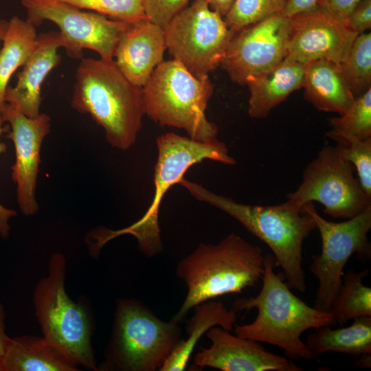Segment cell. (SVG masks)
<instances>
[{
  "label": "cell",
  "mask_w": 371,
  "mask_h": 371,
  "mask_svg": "<svg viewBox=\"0 0 371 371\" xmlns=\"http://www.w3.org/2000/svg\"><path fill=\"white\" fill-rule=\"evenodd\" d=\"M272 254L265 256L262 285L258 295L236 300L232 305L236 313L257 309L249 324L234 325V335L276 346L290 359L316 360L301 335L306 330L335 324L330 311L311 307L297 297L280 274L275 273Z\"/></svg>",
  "instance_id": "obj_1"
},
{
  "label": "cell",
  "mask_w": 371,
  "mask_h": 371,
  "mask_svg": "<svg viewBox=\"0 0 371 371\" xmlns=\"http://www.w3.org/2000/svg\"><path fill=\"white\" fill-rule=\"evenodd\" d=\"M178 184L197 200L214 206L238 221L266 243L273 252L275 265L282 269L288 286L299 292L306 291L303 243L316 225L302 206L288 200L272 206L245 205L216 194L183 177Z\"/></svg>",
  "instance_id": "obj_2"
},
{
  "label": "cell",
  "mask_w": 371,
  "mask_h": 371,
  "mask_svg": "<svg viewBox=\"0 0 371 371\" xmlns=\"http://www.w3.org/2000/svg\"><path fill=\"white\" fill-rule=\"evenodd\" d=\"M75 79L71 107L102 126L113 148H131L145 115L143 88L131 82L113 60L101 58H81Z\"/></svg>",
  "instance_id": "obj_3"
},
{
  "label": "cell",
  "mask_w": 371,
  "mask_h": 371,
  "mask_svg": "<svg viewBox=\"0 0 371 371\" xmlns=\"http://www.w3.org/2000/svg\"><path fill=\"white\" fill-rule=\"evenodd\" d=\"M264 263L262 249L234 233L216 245L200 244L177 265L176 274L188 292L172 319L179 323L201 302L254 286L262 279Z\"/></svg>",
  "instance_id": "obj_4"
},
{
  "label": "cell",
  "mask_w": 371,
  "mask_h": 371,
  "mask_svg": "<svg viewBox=\"0 0 371 371\" xmlns=\"http://www.w3.org/2000/svg\"><path fill=\"white\" fill-rule=\"evenodd\" d=\"M158 150L155 167L153 199L144 216L133 224L118 230L100 229L92 236L91 251L99 252L107 242L124 234L134 236L141 251L153 256L162 249L159 226V210L161 199L167 190L183 177L193 165L204 159L224 164H236L229 155L225 144L216 138L199 142L173 133L163 134L157 138Z\"/></svg>",
  "instance_id": "obj_5"
},
{
  "label": "cell",
  "mask_w": 371,
  "mask_h": 371,
  "mask_svg": "<svg viewBox=\"0 0 371 371\" xmlns=\"http://www.w3.org/2000/svg\"><path fill=\"white\" fill-rule=\"evenodd\" d=\"M145 115L161 126L187 132L199 142L216 138L218 128L205 115L214 85L197 77L175 59L163 60L142 87Z\"/></svg>",
  "instance_id": "obj_6"
},
{
  "label": "cell",
  "mask_w": 371,
  "mask_h": 371,
  "mask_svg": "<svg viewBox=\"0 0 371 371\" xmlns=\"http://www.w3.org/2000/svg\"><path fill=\"white\" fill-rule=\"evenodd\" d=\"M172 319L164 322L140 301L117 302L111 338L102 368L106 370H159L181 340Z\"/></svg>",
  "instance_id": "obj_7"
},
{
  "label": "cell",
  "mask_w": 371,
  "mask_h": 371,
  "mask_svg": "<svg viewBox=\"0 0 371 371\" xmlns=\"http://www.w3.org/2000/svg\"><path fill=\"white\" fill-rule=\"evenodd\" d=\"M65 271L64 256L54 254L47 276L38 282L34 291L35 314L46 339L77 366L98 370L91 344V319L85 307L67 294Z\"/></svg>",
  "instance_id": "obj_8"
},
{
  "label": "cell",
  "mask_w": 371,
  "mask_h": 371,
  "mask_svg": "<svg viewBox=\"0 0 371 371\" xmlns=\"http://www.w3.org/2000/svg\"><path fill=\"white\" fill-rule=\"evenodd\" d=\"M313 218L322 239L320 254L313 256L309 270L318 280L314 307L329 311L341 285L344 269L356 254L367 260L371 256L368 234L371 229V205L358 215L341 223L324 219L313 203L302 205Z\"/></svg>",
  "instance_id": "obj_9"
},
{
  "label": "cell",
  "mask_w": 371,
  "mask_h": 371,
  "mask_svg": "<svg viewBox=\"0 0 371 371\" xmlns=\"http://www.w3.org/2000/svg\"><path fill=\"white\" fill-rule=\"evenodd\" d=\"M164 30L166 49L197 77L208 76L221 65L235 33L205 0H194Z\"/></svg>",
  "instance_id": "obj_10"
},
{
  "label": "cell",
  "mask_w": 371,
  "mask_h": 371,
  "mask_svg": "<svg viewBox=\"0 0 371 371\" xmlns=\"http://www.w3.org/2000/svg\"><path fill=\"white\" fill-rule=\"evenodd\" d=\"M354 168L336 146L325 145L305 168L302 183L288 194V201L302 207L316 201L328 216L351 218L371 205V196L354 177Z\"/></svg>",
  "instance_id": "obj_11"
},
{
  "label": "cell",
  "mask_w": 371,
  "mask_h": 371,
  "mask_svg": "<svg viewBox=\"0 0 371 371\" xmlns=\"http://www.w3.org/2000/svg\"><path fill=\"white\" fill-rule=\"evenodd\" d=\"M27 20L35 27L49 21L58 26L62 48L68 56L81 59L83 49L100 58L113 60L116 46L128 23L110 19L104 14L85 12L59 0H21Z\"/></svg>",
  "instance_id": "obj_12"
},
{
  "label": "cell",
  "mask_w": 371,
  "mask_h": 371,
  "mask_svg": "<svg viewBox=\"0 0 371 371\" xmlns=\"http://www.w3.org/2000/svg\"><path fill=\"white\" fill-rule=\"evenodd\" d=\"M289 35V21L284 14L247 25L234 33L220 65L231 81L246 85L286 58Z\"/></svg>",
  "instance_id": "obj_13"
},
{
  "label": "cell",
  "mask_w": 371,
  "mask_h": 371,
  "mask_svg": "<svg viewBox=\"0 0 371 371\" xmlns=\"http://www.w3.org/2000/svg\"><path fill=\"white\" fill-rule=\"evenodd\" d=\"M288 18L286 58L302 64L318 60L339 64L358 35L344 21L318 5Z\"/></svg>",
  "instance_id": "obj_14"
},
{
  "label": "cell",
  "mask_w": 371,
  "mask_h": 371,
  "mask_svg": "<svg viewBox=\"0 0 371 371\" xmlns=\"http://www.w3.org/2000/svg\"><path fill=\"white\" fill-rule=\"evenodd\" d=\"M11 130L7 137L13 142L15 162L12 179L16 185V199L22 213L32 216L38 212L36 190L41 146L50 131L51 118L45 113L29 117L10 104L0 113Z\"/></svg>",
  "instance_id": "obj_15"
},
{
  "label": "cell",
  "mask_w": 371,
  "mask_h": 371,
  "mask_svg": "<svg viewBox=\"0 0 371 371\" xmlns=\"http://www.w3.org/2000/svg\"><path fill=\"white\" fill-rule=\"evenodd\" d=\"M211 341L194 358L199 367L222 371H302L292 359L267 350L258 341L234 335L220 326L205 333Z\"/></svg>",
  "instance_id": "obj_16"
},
{
  "label": "cell",
  "mask_w": 371,
  "mask_h": 371,
  "mask_svg": "<svg viewBox=\"0 0 371 371\" xmlns=\"http://www.w3.org/2000/svg\"><path fill=\"white\" fill-rule=\"evenodd\" d=\"M164 30L148 19L128 23L115 48L113 60L133 85L143 87L164 60Z\"/></svg>",
  "instance_id": "obj_17"
},
{
  "label": "cell",
  "mask_w": 371,
  "mask_h": 371,
  "mask_svg": "<svg viewBox=\"0 0 371 371\" xmlns=\"http://www.w3.org/2000/svg\"><path fill=\"white\" fill-rule=\"evenodd\" d=\"M62 47L59 32L49 31L38 34L36 46L17 74L14 87L8 86L5 101L29 117L38 116L42 102L41 87L49 72L58 65Z\"/></svg>",
  "instance_id": "obj_18"
},
{
  "label": "cell",
  "mask_w": 371,
  "mask_h": 371,
  "mask_svg": "<svg viewBox=\"0 0 371 371\" xmlns=\"http://www.w3.org/2000/svg\"><path fill=\"white\" fill-rule=\"evenodd\" d=\"M304 71V64L286 58L271 70L249 78L246 83L250 92L249 115L265 118L291 93L302 87Z\"/></svg>",
  "instance_id": "obj_19"
},
{
  "label": "cell",
  "mask_w": 371,
  "mask_h": 371,
  "mask_svg": "<svg viewBox=\"0 0 371 371\" xmlns=\"http://www.w3.org/2000/svg\"><path fill=\"white\" fill-rule=\"evenodd\" d=\"M304 65V98L317 109L343 114L355 100L339 63L318 60Z\"/></svg>",
  "instance_id": "obj_20"
},
{
  "label": "cell",
  "mask_w": 371,
  "mask_h": 371,
  "mask_svg": "<svg viewBox=\"0 0 371 371\" xmlns=\"http://www.w3.org/2000/svg\"><path fill=\"white\" fill-rule=\"evenodd\" d=\"M76 370L78 366L55 345L29 335L10 339L2 365V371Z\"/></svg>",
  "instance_id": "obj_21"
},
{
  "label": "cell",
  "mask_w": 371,
  "mask_h": 371,
  "mask_svg": "<svg viewBox=\"0 0 371 371\" xmlns=\"http://www.w3.org/2000/svg\"><path fill=\"white\" fill-rule=\"evenodd\" d=\"M193 308L194 315L186 328L187 337L181 339L159 371L184 370L199 339L212 327L220 326L228 331L234 329L236 313L227 309L222 302L210 300Z\"/></svg>",
  "instance_id": "obj_22"
},
{
  "label": "cell",
  "mask_w": 371,
  "mask_h": 371,
  "mask_svg": "<svg viewBox=\"0 0 371 371\" xmlns=\"http://www.w3.org/2000/svg\"><path fill=\"white\" fill-rule=\"evenodd\" d=\"M305 344L316 356L335 352L353 356L371 354V317L353 319L348 327L333 329L325 326L315 329Z\"/></svg>",
  "instance_id": "obj_23"
},
{
  "label": "cell",
  "mask_w": 371,
  "mask_h": 371,
  "mask_svg": "<svg viewBox=\"0 0 371 371\" xmlns=\"http://www.w3.org/2000/svg\"><path fill=\"white\" fill-rule=\"evenodd\" d=\"M37 36L36 27L27 19L14 16L8 21L0 49V113L6 104L5 95L11 76L29 58Z\"/></svg>",
  "instance_id": "obj_24"
},
{
  "label": "cell",
  "mask_w": 371,
  "mask_h": 371,
  "mask_svg": "<svg viewBox=\"0 0 371 371\" xmlns=\"http://www.w3.org/2000/svg\"><path fill=\"white\" fill-rule=\"evenodd\" d=\"M368 273V269L344 273L341 285L329 310L335 324L344 326L356 317H371V289L363 284Z\"/></svg>",
  "instance_id": "obj_25"
},
{
  "label": "cell",
  "mask_w": 371,
  "mask_h": 371,
  "mask_svg": "<svg viewBox=\"0 0 371 371\" xmlns=\"http://www.w3.org/2000/svg\"><path fill=\"white\" fill-rule=\"evenodd\" d=\"M339 65L355 98L371 88L370 32L357 36Z\"/></svg>",
  "instance_id": "obj_26"
},
{
  "label": "cell",
  "mask_w": 371,
  "mask_h": 371,
  "mask_svg": "<svg viewBox=\"0 0 371 371\" xmlns=\"http://www.w3.org/2000/svg\"><path fill=\"white\" fill-rule=\"evenodd\" d=\"M326 135L337 142L338 151L357 170L361 187L371 196V138L362 140L333 131Z\"/></svg>",
  "instance_id": "obj_27"
},
{
  "label": "cell",
  "mask_w": 371,
  "mask_h": 371,
  "mask_svg": "<svg viewBox=\"0 0 371 371\" xmlns=\"http://www.w3.org/2000/svg\"><path fill=\"white\" fill-rule=\"evenodd\" d=\"M328 121L331 131L337 133L362 140L371 138V88L355 98L346 112Z\"/></svg>",
  "instance_id": "obj_28"
},
{
  "label": "cell",
  "mask_w": 371,
  "mask_h": 371,
  "mask_svg": "<svg viewBox=\"0 0 371 371\" xmlns=\"http://www.w3.org/2000/svg\"><path fill=\"white\" fill-rule=\"evenodd\" d=\"M287 0H235L224 20L229 29H240L266 19L283 14Z\"/></svg>",
  "instance_id": "obj_29"
},
{
  "label": "cell",
  "mask_w": 371,
  "mask_h": 371,
  "mask_svg": "<svg viewBox=\"0 0 371 371\" xmlns=\"http://www.w3.org/2000/svg\"><path fill=\"white\" fill-rule=\"evenodd\" d=\"M80 10H89L115 19L133 23L148 19L143 0H59Z\"/></svg>",
  "instance_id": "obj_30"
},
{
  "label": "cell",
  "mask_w": 371,
  "mask_h": 371,
  "mask_svg": "<svg viewBox=\"0 0 371 371\" xmlns=\"http://www.w3.org/2000/svg\"><path fill=\"white\" fill-rule=\"evenodd\" d=\"M190 0H143L148 19L165 28L186 6Z\"/></svg>",
  "instance_id": "obj_31"
},
{
  "label": "cell",
  "mask_w": 371,
  "mask_h": 371,
  "mask_svg": "<svg viewBox=\"0 0 371 371\" xmlns=\"http://www.w3.org/2000/svg\"><path fill=\"white\" fill-rule=\"evenodd\" d=\"M346 25L358 34L371 27V0H361L346 18Z\"/></svg>",
  "instance_id": "obj_32"
},
{
  "label": "cell",
  "mask_w": 371,
  "mask_h": 371,
  "mask_svg": "<svg viewBox=\"0 0 371 371\" xmlns=\"http://www.w3.org/2000/svg\"><path fill=\"white\" fill-rule=\"evenodd\" d=\"M361 0H317V5L325 8L339 19L346 21Z\"/></svg>",
  "instance_id": "obj_33"
},
{
  "label": "cell",
  "mask_w": 371,
  "mask_h": 371,
  "mask_svg": "<svg viewBox=\"0 0 371 371\" xmlns=\"http://www.w3.org/2000/svg\"><path fill=\"white\" fill-rule=\"evenodd\" d=\"M3 119L0 114V137L5 131L6 128L3 126ZM7 146L5 143L0 142V155L5 153ZM16 211L7 208L0 204V235L3 238H7L9 236L10 227L9 224L10 219L16 216Z\"/></svg>",
  "instance_id": "obj_34"
},
{
  "label": "cell",
  "mask_w": 371,
  "mask_h": 371,
  "mask_svg": "<svg viewBox=\"0 0 371 371\" xmlns=\"http://www.w3.org/2000/svg\"><path fill=\"white\" fill-rule=\"evenodd\" d=\"M317 1V0H287L283 14L286 17H290L315 7Z\"/></svg>",
  "instance_id": "obj_35"
},
{
  "label": "cell",
  "mask_w": 371,
  "mask_h": 371,
  "mask_svg": "<svg viewBox=\"0 0 371 371\" xmlns=\"http://www.w3.org/2000/svg\"><path fill=\"white\" fill-rule=\"evenodd\" d=\"M5 319L4 308L0 303V371H2L3 361L11 339L5 333Z\"/></svg>",
  "instance_id": "obj_36"
},
{
  "label": "cell",
  "mask_w": 371,
  "mask_h": 371,
  "mask_svg": "<svg viewBox=\"0 0 371 371\" xmlns=\"http://www.w3.org/2000/svg\"><path fill=\"white\" fill-rule=\"evenodd\" d=\"M211 9L223 18L227 14L235 0H205Z\"/></svg>",
  "instance_id": "obj_37"
},
{
  "label": "cell",
  "mask_w": 371,
  "mask_h": 371,
  "mask_svg": "<svg viewBox=\"0 0 371 371\" xmlns=\"http://www.w3.org/2000/svg\"><path fill=\"white\" fill-rule=\"evenodd\" d=\"M358 357L359 358L355 361L357 366L366 368L371 367V354H364Z\"/></svg>",
  "instance_id": "obj_38"
},
{
  "label": "cell",
  "mask_w": 371,
  "mask_h": 371,
  "mask_svg": "<svg viewBox=\"0 0 371 371\" xmlns=\"http://www.w3.org/2000/svg\"><path fill=\"white\" fill-rule=\"evenodd\" d=\"M8 26V21L4 19H0V45L4 38Z\"/></svg>",
  "instance_id": "obj_39"
}]
</instances>
